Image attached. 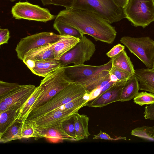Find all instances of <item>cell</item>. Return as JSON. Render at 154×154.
<instances>
[{
	"label": "cell",
	"instance_id": "obj_1",
	"mask_svg": "<svg viewBox=\"0 0 154 154\" xmlns=\"http://www.w3.org/2000/svg\"><path fill=\"white\" fill-rule=\"evenodd\" d=\"M70 26L82 35H88L96 41L108 44L115 40L117 32L114 27L96 14L89 11L72 7L61 11L55 19Z\"/></svg>",
	"mask_w": 154,
	"mask_h": 154
},
{
	"label": "cell",
	"instance_id": "obj_2",
	"mask_svg": "<svg viewBox=\"0 0 154 154\" xmlns=\"http://www.w3.org/2000/svg\"><path fill=\"white\" fill-rule=\"evenodd\" d=\"M82 85L73 82L42 105L32 110L26 119L39 118L86 93Z\"/></svg>",
	"mask_w": 154,
	"mask_h": 154
},
{
	"label": "cell",
	"instance_id": "obj_3",
	"mask_svg": "<svg viewBox=\"0 0 154 154\" xmlns=\"http://www.w3.org/2000/svg\"><path fill=\"white\" fill-rule=\"evenodd\" d=\"M72 7L93 12L110 24L126 18L124 9L112 0H73Z\"/></svg>",
	"mask_w": 154,
	"mask_h": 154
},
{
	"label": "cell",
	"instance_id": "obj_4",
	"mask_svg": "<svg viewBox=\"0 0 154 154\" xmlns=\"http://www.w3.org/2000/svg\"><path fill=\"white\" fill-rule=\"evenodd\" d=\"M44 77L40 84L43 88V92L34 103L30 112L73 82L66 74L64 66H60Z\"/></svg>",
	"mask_w": 154,
	"mask_h": 154
},
{
	"label": "cell",
	"instance_id": "obj_5",
	"mask_svg": "<svg viewBox=\"0 0 154 154\" xmlns=\"http://www.w3.org/2000/svg\"><path fill=\"white\" fill-rule=\"evenodd\" d=\"M124 10L126 18L135 27L145 28L154 21V0H128Z\"/></svg>",
	"mask_w": 154,
	"mask_h": 154
},
{
	"label": "cell",
	"instance_id": "obj_6",
	"mask_svg": "<svg viewBox=\"0 0 154 154\" xmlns=\"http://www.w3.org/2000/svg\"><path fill=\"white\" fill-rule=\"evenodd\" d=\"M120 42L137 57L149 68L154 63V41L148 36L133 37L123 36Z\"/></svg>",
	"mask_w": 154,
	"mask_h": 154
},
{
	"label": "cell",
	"instance_id": "obj_7",
	"mask_svg": "<svg viewBox=\"0 0 154 154\" xmlns=\"http://www.w3.org/2000/svg\"><path fill=\"white\" fill-rule=\"evenodd\" d=\"M95 51L94 43L83 35L80 39V41L63 55L58 60L62 66H65L71 63L75 65L83 64L91 59Z\"/></svg>",
	"mask_w": 154,
	"mask_h": 154
},
{
	"label": "cell",
	"instance_id": "obj_8",
	"mask_svg": "<svg viewBox=\"0 0 154 154\" xmlns=\"http://www.w3.org/2000/svg\"><path fill=\"white\" fill-rule=\"evenodd\" d=\"M11 13L15 19L47 22L55 19L56 16L51 14L49 10L27 2H19L12 7Z\"/></svg>",
	"mask_w": 154,
	"mask_h": 154
},
{
	"label": "cell",
	"instance_id": "obj_9",
	"mask_svg": "<svg viewBox=\"0 0 154 154\" xmlns=\"http://www.w3.org/2000/svg\"><path fill=\"white\" fill-rule=\"evenodd\" d=\"M60 35L51 32L37 33L21 38L15 48L17 56L23 61L25 54L32 49L49 43H54L59 39Z\"/></svg>",
	"mask_w": 154,
	"mask_h": 154
},
{
	"label": "cell",
	"instance_id": "obj_10",
	"mask_svg": "<svg viewBox=\"0 0 154 154\" xmlns=\"http://www.w3.org/2000/svg\"><path fill=\"white\" fill-rule=\"evenodd\" d=\"M112 66L111 59L107 63L100 66L84 64L65 66V72L68 77L74 82L86 79L101 71L110 69Z\"/></svg>",
	"mask_w": 154,
	"mask_h": 154
},
{
	"label": "cell",
	"instance_id": "obj_11",
	"mask_svg": "<svg viewBox=\"0 0 154 154\" xmlns=\"http://www.w3.org/2000/svg\"><path fill=\"white\" fill-rule=\"evenodd\" d=\"M32 85H20L6 94L0 97L11 108L18 110L26 103L35 90Z\"/></svg>",
	"mask_w": 154,
	"mask_h": 154
},
{
	"label": "cell",
	"instance_id": "obj_12",
	"mask_svg": "<svg viewBox=\"0 0 154 154\" xmlns=\"http://www.w3.org/2000/svg\"><path fill=\"white\" fill-rule=\"evenodd\" d=\"M80 108L52 111L39 118L32 119L35 128H47L60 123L78 112Z\"/></svg>",
	"mask_w": 154,
	"mask_h": 154
},
{
	"label": "cell",
	"instance_id": "obj_13",
	"mask_svg": "<svg viewBox=\"0 0 154 154\" xmlns=\"http://www.w3.org/2000/svg\"><path fill=\"white\" fill-rule=\"evenodd\" d=\"M126 82H118L90 102L88 103L86 106L103 107L112 103L120 101L122 90Z\"/></svg>",
	"mask_w": 154,
	"mask_h": 154
},
{
	"label": "cell",
	"instance_id": "obj_14",
	"mask_svg": "<svg viewBox=\"0 0 154 154\" xmlns=\"http://www.w3.org/2000/svg\"><path fill=\"white\" fill-rule=\"evenodd\" d=\"M55 42L49 43L29 51L25 54L23 62L30 69L33 67L35 61L55 59L53 47Z\"/></svg>",
	"mask_w": 154,
	"mask_h": 154
},
{
	"label": "cell",
	"instance_id": "obj_15",
	"mask_svg": "<svg viewBox=\"0 0 154 154\" xmlns=\"http://www.w3.org/2000/svg\"><path fill=\"white\" fill-rule=\"evenodd\" d=\"M35 134V140L46 138L55 142L65 140H72L63 129L61 123L49 127L36 128Z\"/></svg>",
	"mask_w": 154,
	"mask_h": 154
},
{
	"label": "cell",
	"instance_id": "obj_16",
	"mask_svg": "<svg viewBox=\"0 0 154 154\" xmlns=\"http://www.w3.org/2000/svg\"><path fill=\"white\" fill-rule=\"evenodd\" d=\"M134 75L140 83V90L154 94V68L137 69Z\"/></svg>",
	"mask_w": 154,
	"mask_h": 154
},
{
	"label": "cell",
	"instance_id": "obj_17",
	"mask_svg": "<svg viewBox=\"0 0 154 154\" xmlns=\"http://www.w3.org/2000/svg\"><path fill=\"white\" fill-rule=\"evenodd\" d=\"M80 41L79 38L74 36L60 35L59 40L55 43L53 47L54 59L59 60L63 55L73 48Z\"/></svg>",
	"mask_w": 154,
	"mask_h": 154
},
{
	"label": "cell",
	"instance_id": "obj_18",
	"mask_svg": "<svg viewBox=\"0 0 154 154\" xmlns=\"http://www.w3.org/2000/svg\"><path fill=\"white\" fill-rule=\"evenodd\" d=\"M61 66L60 62L55 59L35 61L30 69L32 72L39 76L45 77Z\"/></svg>",
	"mask_w": 154,
	"mask_h": 154
},
{
	"label": "cell",
	"instance_id": "obj_19",
	"mask_svg": "<svg viewBox=\"0 0 154 154\" xmlns=\"http://www.w3.org/2000/svg\"><path fill=\"white\" fill-rule=\"evenodd\" d=\"M73 117L75 140L79 141L88 139L90 135L88 129L89 118L86 115L80 114L78 112L74 114Z\"/></svg>",
	"mask_w": 154,
	"mask_h": 154
},
{
	"label": "cell",
	"instance_id": "obj_20",
	"mask_svg": "<svg viewBox=\"0 0 154 154\" xmlns=\"http://www.w3.org/2000/svg\"><path fill=\"white\" fill-rule=\"evenodd\" d=\"M43 91V88L40 85L36 87L34 92L26 103L17 111L16 119L21 120L23 123L27 119L32 107L42 94Z\"/></svg>",
	"mask_w": 154,
	"mask_h": 154
},
{
	"label": "cell",
	"instance_id": "obj_21",
	"mask_svg": "<svg viewBox=\"0 0 154 154\" xmlns=\"http://www.w3.org/2000/svg\"><path fill=\"white\" fill-rule=\"evenodd\" d=\"M110 70H103L88 78L75 83L82 86L86 92L90 93L93 90L99 88L102 82L109 76Z\"/></svg>",
	"mask_w": 154,
	"mask_h": 154
},
{
	"label": "cell",
	"instance_id": "obj_22",
	"mask_svg": "<svg viewBox=\"0 0 154 154\" xmlns=\"http://www.w3.org/2000/svg\"><path fill=\"white\" fill-rule=\"evenodd\" d=\"M23 123L19 120H14L4 132L0 135V142L5 143L22 139L21 130Z\"/></svg>",
	"mask_w": 154,
	"mask_h": 154
},
{
	"label": "cell",
	"instance_id": "obj_23",
	"mask_svg": "<svg viewBox=\"0 0 154 154\" xmlns=\"http://www.w3.org/2000/svg\"><path fill=\"white\" fill-rule=\"evenodd\" d=\"M139 90V82L134 75L125 84L122 90L120 101H128L134 98Z\"/></svg>",
	"mask_w": 154,
	"mask_h": 154
},
{
	"label": "cell",
	"instance_id": "obj_24",
	"mask_svg": "<svg viewBox=\"0 0 154 154\" xmlns=\"http://www.w3.org/2000/svg\"><path fill=\"white\" fill-rule=\"evenodd\" d=\"M111 59L112 66L128 73L134 74V66L125 50Z\"/></svg>",
	"mask_w": 154,
	"mask_h": 154
},
{
	"label": "cell",
	"instance_id": "obj_25",
	"mask_svg": "<svg viewBox=\"0 0 154 154\" xmlns=\"http://www.w3.org/2000/svg\"><path fill=\"white\" fill-rule=\"evenodd\" d=\"M90 101L91 98L90 94L86 92L83 96L75 99L52 111L81 108L83 106H86L88 102Z\"/></svg>",
	"mask_w": 154,
	"mask_h": 154
},
{
	"label": "cell",
	"instance_id": "obj_26",
	"mask_svg": "<svg viewBox=\"0 0 154 154\" xmlns=\"http://www.w3.org/2000/svg\"><path fill=\"white\" fill-rule=\"evenodd\" d=\"M53 27L60 35H69L80 39L83 36L77 29L58 21L54 20Z\"/></svg>",
	"mask_w": 154,
	"mask_h": 154
},
{
	"label": "cell",
	"instance_id": "obj_27",
	"mask_svg": "<svg viewBox=\"0 0 154 154\" xmlns=\"http://www.w3.org/2000/svg\"><path fill=\"white\" fill-rule=\"evenodd\" d=\"M17 110L9 109L0 113V135L16 119Z\"/></svg>",
	"mask_w": 154,
	"mask_h": 154
},
{
	"label": "cell",
	"instance_id": "obj_28",
	"mask_svg": "<svg viewBox=\"0 0 154 154\" xmlns=\"http://www.w3.org/2000/svg\"><path fill=\"white\" fill-rule=\"evenodd\" d=\"M132 135L154 141V126H143L132 130Z\"/></svg>",
	"mask_w": 154,
	"mask_h": 154
},
{
	"label": "cell",
	"instance_id": "obj_29",
	"mask_svg": "<svg viewBox=\"0 0 154 154\" xmlns=\"http://www.w3.org/2000/svg\"><path fill=\"white\" fill-rule=\"evenodd\" d=\"M134 102L141 106L152 104L154 103V94L146 92H138L134 98Z\"/></svg>",
	"mask_w": 154,
	"mask_h": 154
},
{
	"label": "cell",
	"instance_id": "obj_30",
	"mask_svg": "<svg viewBox=\"0 0 154 154\" xmlns=\"http://www.w3.org/2000/svg\"><path fill=\"white\" fill-rule=\"evenodd\" d=\"M35 126L32 120H26L23 123L21 130L22 138H28L35 137Z\"/></svg>",
	"mask_w": 154,
	"mask_h": 154
},
{
	"label": "cell",
	"instance_id": "obj_31",
	"mask_svg": "<svg viewBox=\"0 0 154 154\" xmlns=\"http://www.w3.org/2000/svg\"><path fill=\"white\" fill-rule=\"evenodd\" d=\"M73 116L63 122L61 124L62 127L66 133L72 138L73 140H75L74 121Z\"/></svg>",
	"mask_w": 154,
	"mask_h": 154
},
{
	"label": "cell",
	"instance_id": "obj_32",
	"mask_svg": "<svg viewBox=\"0 0 154 154\" xmlns=\"http://www.w3.org/2000/svg\"><path fill=\"white\" fill-rule=\"evenodd\" d=\"M109 72L115 75L120 82L127 81L134 75L128 73L113 66H112Z\"/></svg>",
	"mask_w": 154,
	"mask_h": 154
},
{
	"label": "cell",
	"instance_id": "obj_33",
	"mask_svg": "<svg viewBox=\"0 0 154 154\" xmlns=\"http://www.w3.org/2000/svg\"><path fill=\"white\" fill-rule=\"evenodd\" d=\"M44 6L49 5L61 6L65 7L66 9L72 7L73 0H41Z\"/></svg>",
	"mask_w": 154,
	"mask_h": 154
},
{
	"label": "cell",
	"instance_id": "obj_34",
	"mask_svg": "<svg viewBox=\"0 0 154 154\" xmlns=\"http://www.w3.org/2000/svg\"><path fill=\"white\" fill-rule=\"evenodd\" d=\"M20 85L17 83H9L0 81V97L11 92Z\"/></svg>",
	"mask_w": 154,
	"mask_h": 154
},
{
	"label": "cell",
	"instance_id": "obj_35",
	"mask_svg": "<svg viewBox=\"0 0 154 154\" xmlns=\"http://www.w3.org/2000/svg\"><path fill=\"white\" fill-rule=\"evenodd\" d=\"M125 46L118 44L114 46L106 53V55L109 57L111 58L125 50Z\"/></svg>",
	"mask_w": 154,
	"mask_h": 154
},
{
	"label": "cell",
	"instance_id": "obj_36",
	"mask_svg": "<svg viewBox=\"0 0 154 154\" xmlns=\"http://www.w3.org/2000/svg\"><path fill=\"white\" fill-rule=\"evenodd\" d=\"M93 139V140L102 139L109 140H116L121 139L126 140V138L125 137H118L114 138H112L108 134L101 131H100L99 134L95 135Z\"/></svg>",
	"mask_w": 154,
	"mask_h": 154
},
{
	"label": "cell",
	"instance_id": "obj_37",
	"mask_svg": "<svg viewBox=\"0 0 154 154\" xmlns=\"http://www.w3.org/2000/svg\"><path fill=\"white\" fill-rule=\"evenodd\" d=\"M144 117L145 119L154 121V103L144 108Z\"/></svg>",
	"mask_w": 154,
	"mask_h": 154
},
{
	"label": "cell",
	"instance_id": "obj_38",
	"mask_svg": "<svg viewBox=\"0 0 154 154\" xmlns=\"http://www.w3.org/2000/svg\"><path fill=\"white\" fill-rule=\"evenodd\" d=\"M10 33L7 29H0V45L8 44L10 38Z\"/></svg>",
	"mask_w": 154,
	"mask_h": 154
},
{
	"label": "cell",
	"instance_id": "obj_39",
	"mask_svg": "<svg viewBox=\"0 0 154 154\" xmlns=\"http://www.w3.org/2000/svg\"><path fill=\"white\" fill-rule=\"evenodd\" d=\"M114 3L118 7L124 8L127 5L128 0H112Z\"/></svg>",
	"mask_w": 154,
	"mask_h": 154
},
{
	"label": "cell",
	"instance_id": "obj_40",
	"mask_svg": "<svg viewBox=\"0 0 154 154\" xmlns=\"http://www.w3.org/2000/svg\"><path fill=\"white\" fill-rule=\"evenodd\" d=\"M101 91V89L98 88L92 90L90 93V95L91 98V101L98 96L100 94Z\"/></svg>",
	"mask_w": 154,
	"mask_h": 154
},
{
	"label": "cell",
	"instance_id": "obj_41",
	"mask_svg": "<svg viewBox=\"0 0 154 154\" xmlns=\"http://www.w3.org/2000/svg\"><path fill=\"white\" fill-rule=\"evenodd\" d=\"M109 78L110 81L111 82H120L119 80L117 77L112 74L110 73Z\"/></svg>",
	"mask_w": 154,
	"mask_h": 154
},
{
	"label": "cell",
	"instance_id": "obj_42",
	"mask_svg": "<svg viewBox=\"0 0 154 154\" xmlns=\"http://www.w3.org/2000/svg\"><path fill=\"white\" fill-rule=\"evenodd\" d=\"M9 0L11 2H14V1H16V0Z\"/></svg>",
	"mask_w": 154,
	"mask_h": 154
},
{
	"label": "cell",
	"instance_id": "obj_43",
	"mask_svg": "<svg viewBox=\"0 0 154 154\" xmlns=\"http://www.w3.org/2000/svg\"><path fill=\"white\" fill-rule=\"evenodd\" d=\"M153 68H154V63L153 67Z\"/></svg>",
	"mask_w": 154,
	"mask_h": 154
},
{
	"label": "cell",
	"instance_id": "obj_44",
	"mask_svg": "<svg viewBox=\"0 0 154 154\" xmlns=\"http://www.w3.org/2000/svg\"></svg>",
	"mask_w": 154,
	"mask_h": 154
}]
</instances>
